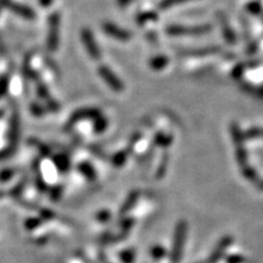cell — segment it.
I'll list each match as a JSON object with an SVG mask.
<instances>
[{
  "label": "cell",
  "mask_w": 263,
  "mask_h": 263,
  "mask_svg": "<svg viewBox=\"0 0 263 263\" xmlns=\"http://www.w3.org/2000/svg\"><path fill=\"white\" fill-rule=\"evenodd\" d=\"M20 115H18L17 111H13L12 116H11L10 120V129H9V146H7L6 150L0 152V160L2 159H7L10 157L13 152L16 151V148H17L18 139H20Z\"/></svg>",
  "instance_id": "cell-1"
},
{
  "label": "cell",
  "mask_w": 263,
  "mask_h": 263,
  "mask_svg": "<svg viewBox=\"0 0 263 263\" xmlns=\"http://www.w3.org/2000/svg\"><path fill=\"white\" fill-rule=\"evenodd\" d=\"M48 39H46V48L50 52L56 51L60 41V15L57 12L50 15L48 20Z\"/></svg>",
  "instance_id": "cell-2"
},
{
  "label": "cell",
  "mask_w": 263,
  "mask_h": 263,
  "mask_svg": "<svg viewBox=\"0 0 263 263\" xmlns=\"http://www.w3.org/2000/svg\"><path fill=\"white\" fill-rule=\"evenodd\" d=\"M101 116V111L96 107H84V109H79L74 111L71 115L70 120L66 123L65 129H71L74 124L83 120H95L96 117Z\"/></svg>",
  "instance_id": "cell-3"
},
{
  "label": "cell",
  "mask_w": 263,
  "mask_h": 263,
  "mask_svg": "<svg viewBox=\"0 0 263 263\" xmlns=\"http://www.w3.org/2000/svg\"><path fill=\"white\" fill-rule=\"evenodd\" d=\"M81 38L91 59L96 61L100 60L101 59L100 49H99L98 44H96L95 39H94V35L93 33H91V30L89 28H83L81 32Z\"/></svg>",
  "instance_id": "cell-4"
},
{
  "label": "cell",
  "mask_w": 263,
  "mask_h": 263,
  "mask_svg": "<svg viewBox=\"0 0 263 263\" xmlns=\"http://www.w3.org/2000/svg\"><path fill=\"white\" fill-rule=\"evenodd\" d=\"M0 5H1L2 7H5V9L15 12L16 15H20L22 17L27 18V20H33V18L35 17L34 10L26 6V5L13 2L12 0H0Z\"/></svg>",
  "instance_id": "cell-5"
},
{
  "label": "cell",
  "mask_w": 263,
  "mask_h": 263,
  "mask_svg": "<svg viewBox=\"0 0 263 263\" xmlns=\"http://www.w3.org/2000/svg\"><path fill=\"white\" fill-rule=\"evenodd\" d=\"M98 72L99 74H100L102 81L106 83L113 91L120 93V91L123 90V83H122L120 78L110 70V67H107V66H100V67L98 68Z\"/></svg>",
  "instance_id": "cell-6"
},
{
  "label": "cell",
  "mask_w": 263,
  "mask_h": 263,
  "mask_svg": "<svg viewBox=\"0 0 263 263\" xmlns=\"http://www.w3.org/2000/svg\"><path fill=\"white\" fill-rule=\"evenodd\" d=\"M102 29H104V32L106 33V34H109L110 37L116 38V39L118 40L127 41L131 39V33H129L128 30L122 29L118 26H116V24L111 23V22H105V23L102 24Z\"/></svg>",
  "instance_id": "cell-7"
},
{
  "label": "cell",
  "mask_w": 263,
  "mask_h": 263,
  "mask_svg": "<svg viewBox=\"0 0 263 263\" xmlns=\"http://www.w3.org/2000/svg\"><path fill=\"white\" fill-rule=\"evenodd\" d=\"M184 234H185V226L184 223H181L177 228L176 232V240H174V245H173V251H172V261L173 262H178L179 257H181L182 253V248H183V239H184Z\"/></svg>",
  "instance_id": "cell-8"
},
{
  "label": "cell",
  "mask_w": 263,
  "mask_h": 263,
  "mask_svg": "<svg viewBox=\"0 0 263 263\" xmlns=\"http://www.w3.org/2000/svg\"><path fill=\"white\" fill-rule=\"evenodd\" d=\"M78 171L79 173L84 177L85 179H88L89 182H94L96 179V172L94 170V167L91 166V163L89 162H82L78 165Z\"/></svg>",
  "instance_id": "cell-9"
},
{
  "label": "cell",
  "mask_w": 263,
  "mask_h": 263,
  "mask_svg": "<svg viewBox=\"0 0 263 263\" xmlns=\"http://www.w3.org/2000/svg\"><path fill=\"white\" fill-rule=\"evenodd\" d=\"M52 161H54L55 166H56V168L60 171V172L65 173L70 170L71 163H70V157H68L67 155L65 154L56 155V156H54Z\"/></svg>",
  "instance_id": "cell-10"
},
{
  "label": "cell",
  "mask_w": 263,
  "mask_h": 263,
  "mask_svg": "<svg viewBox=\"0 0 263 263\" xmlns=\"http://www.w3.org/2000/svg\"><path fill=\"white\" fill-rule=\"evenodd\" d=\"M138 199H139V192H133L129 194L128 199H127L126 201H124L123 206L121 207V215H126L127 212L131 211L133 209V206H134L135 203L138 201Z\"/></svg>",
  "instance_id": "cell-11"
},
{
  "label": "cell",
  "mask_w": 263,
  "mask_h": 263,
  "mask_svg": "<svg viewBox=\"0 0 263 263\" xmlns=\"http://www.w3.org/2000/svg\"><path fill=\"white\" fill-rule=\"evenodd\" d=\"M94 121V132L95 133H102L107 129V126H109V121L104 117V116H99L96 117Z\"/></svg>",
  "instance_id": "cell-12"
},
{
  "label": "cell",
  "mask_w": 263,
  "mask_h": 263,
  "mask_svg": "<svg viewBox=\"0 0 263 263\" xmlns=\"http://www.w3.org/2000/svg\"><path fill=\"white\" fill-rule=\"evenodd\" d=\"M28 143H29V144H32V145L34 146V148H37V149H38V151L40 152L41 156L48 157V156H50V155H51L50 148H49V146H46V145H44L43 143L38 142L37 139H29V140H28Z\"/></svg>",
  "instance_id": "cell-13"
},
{
  "label": "cell",
  "mask_w": 263,
  "mask_h": 263,
  "mask_svg": "<svg viewBox=\"0 0 263 263\" xmlns=\"http://www.w3.org/2000/svg\"><path fill=\"white\" fill-rule=\"evenodd\" d=\"M127 159H128V152L126 150L117 152V154H115L112 156L113 166H115V167H122V166L126 163Z\"/></svg>",
  "instance_id": "cell-14"
},
{
  "label": "cell",
  "mask_w": 263,
  "mask_h": 263,
  "mask_svg": "<svg viewBox=\"0 0 263 263\" xmlns=\"http://www.w3.org/2000/svg\"><path fill=\"white\" fill-rule=\"evenodd\" d=\"M13 176H15V170L13 168H4L2 171H0V182H9L10 179H12Z\"/></svg>",
  "instance_id": "cell-15"
},
{
  "label": "cell",
  "mask_w": 263,
  "mask_h": 263,
  "mask_svg": "<svg viewBox=\"0 0 263 263\" xmlns=\"http://www.w3.org/2000/svg\"><path fill=\"white\" fill-rule=\"evenodd\" d=\"M134 251L133 250H123L120 254V260L123 263H133L134 261Z\"/></svg>",
  "instance_id": "cell-16"
},
{
  "label": "cell",
  "mask_w": 263,
  "mask_h": 263,
  "mask_svg": "<svg viewBox=\"0 0 263 263\" xmlns=\"http://www.w3.org/2000/svg\"><path fill=\"white\" fill-rule=\"evenodd\" d=\"M30 112H32V115H34L35 117H40V116H43L44 113L46 112V110H45V107L40 106L39 104L33 102V104L30 105Z\"/></svg>",
  "instance_id": "cell-17"
},
{
  "label": "cell",
  "mask_w": 263,
  "mask_h": 263,
  "mask_svg": "<svg viewBox=\"0 0 263 263\" xmlns=\"http://www.w3.org/2000/svg\"><path fill=\"white\" fill-rule=\"evenodd\" d=\"M41 223V220L40 218H28V220L24 222V227H26V229H28V231H33V229H35L37 227H39Z\"/></svg>",
  "instance_id": "cell-18"
},
{
  "label": "cell",
  "mask_w": 263,
  "mask_h": 263,
  "mask_svg": "<svg viewBox=\"0 0 263 263\" xmlns=\"http://www.w3.org/2000/svg\"><path fill=\"white\" fill-rule=\"evenodd\" d=\"M61 194H62V185H56L50 189V199L52 201H57L61 198Z\"/></svg>",
  "instance_id": "cell-19"
},
{
  "label": "cell",
  "mask_w": 263,
  "mask_h": 263,
  "mask_svg": "<svg viewBox=\"0 0 263 263\" xmlns=\"http://www.w3.org/2000/svg\"><path fill=\"white\" fill-rule=\"evenodd\" d=\"M9 88V78L7 77H0V98L5 95Z\"/></svg>",
  "instance_id": "cell-20"
},
{
  "label": "cell",
  "mask_w": 263,
  "mask_h": 263,
  "mask_svg": "<svg viewBox=\"0 0 263 263\" xmlns=\"http://www.w3.org/2000/svg\"><path fill=\"white\" fill-rule=\"evenodd\" d=\"M110 218H111V213H110V211H107V210H102V211L96 215V220L101 223H106L107 221H110Z\"/></svg>",
  "instance_id": "cell-21"
},
{
  "label": "cell",
  "mask_w": 263,
  "mask_h": 263,
  "mask_svg": "<svg viewBox=\"0 0 263 263\" xmlns=\"http://www.w3.org/2000/svg\"><path fill=\"white\" fill-rule=\"evenodd\" d=\"M24 184H26V181H22L21 183H18L17 185H16L15 188H13L12 190H11L10 192V195L11 196H13V198H17V196H20V194L23 192V189H24Z\"/></svg>",
  "instance_id": "cell-22"
},
{
  "label": "cell",
  "mask_w": 263,
  "mask_h": 263,
  "mask_svg": "<svg viewBox=\"0 0 263 263\" xmlns=\"http://www.w3.org/2000/svg\"><path fill=\"white\" fill-rule=\"evenodd\" d=\"M35 184H37V188L40 190V192H45V190H48V187H46L45 182L41 179L40 176L37 177V182H35Z\"/></svg>",
  "instance_id": "cell-23"
},
{
  "label": "cell",
  "mask_w": 263,
  "mask_h": 263,
  "mask_svg": "<svg viewBox=\"0 0 263 263\" xmlns=\"http://www.w3.org/2000/svg\"><path fill=\"white\" fill-rule=\"evenodd\" d=\"M40 217L44 220H51V218H54V213L50 210H43L40 213Z\"/></svg>",
  "instance_id": "cell-24"
},
{
  "label": "cell",
  "mask_w": 263,
  "mask_h": 263,
  "mask_svg": "<svg viewBox=\"0 0 263 263\" xmlns=\"http://www.w3.org/2000/svg\"><path fill=\"white\" fill-rule=\"evenodd\" d=\"M163 255V250L160 246H156V248L152 249V256L155 257V259H160Z\"/></svg>",
  "instance_id": "cell-25"
},
{
  "label": "cell",
  "mask_w": 263,
  "mask_h": 263,
  "mask_svg": "<svg viewBox=\"0 0 263 263\" xmlns=\"http://www.w3.org/2000/svg\"><path fill=\"white\" fill-rule=\"evenodd\" d=\"M184 1V0H165L161 4V7H168L173 4H178V2Z\"/></svg>",
  "instance_id": "cell-26"
},
{
  "label": "cell",
  "mask_w": 263,
  "mask_h": 263,
  "mask_svg": "<svg viewBox=\"0 0 263 263\" xmlns=\"http://www.w3.org/2000/svg\"><path fill=\"white\" fill-rule=\"evenodd\" d=\"M132 226H133V220H131V218H127V220H124L123 222H122V228L126 229V231L131 229Z\"/></svg>",
  "instance_id": "cell-27"
},
{
  "label": "cell",
  "mask_w": 263,
  "mask_h": 263,
  "mask_svg": "<svg viewBox=\"0 0 263 263\" xmlns=\"http://www.w3.org/2000/svg\"><path fill=\"white\" fill-rule=\"evenodd\" d=\"M39 4H40V6L48 7L52 4V0H39Z\"/></svg>",
  "instance_id": "cell-28"
},
{
  "label": "cell",
  "mask_w": 263,
  "mask_h": 263,
  "mask_svg": "<svg viewBox=\"0 0 263 263\" xmlns=\"http://www.w3.org/2000/svg\"><path fill=\"white\" fill-rule=\"evenodd\" d=\"M117 1L120 6H126V5H128L132 0H117Z\"/></svg>",
  "instance_id": "cell-29"
},
{
  "label": "cell",
  "mask_w": 263,
  "mask_h": 263,
  "mask_svg": "<svg viewBox=\"0 0 263 263\" xmlns=\"http://www.w3.org/2000/svg\"><path fill=\"white\" fill-rule=\"evenodd\" d=\"M4 195H5L4 193H2V192H0V199H2V198H4Z\"/></svg>",
  "instance_id": "cell-30"
},
{
  "label": "cell",
  "mask_w": 263,
  "mask_h": 263,
  "mask_svg": "<svg viewBox=\"0 0 263 263\" xmlns=\"http://www.w3.org/2000/svg\"><path fill=\"white\" fill-rule=\"evenodd\" d=\"M1 116H2V111H0V117H1Z\"/></svg>",
  "instance_id": "cell-31"
}]
</instances>
